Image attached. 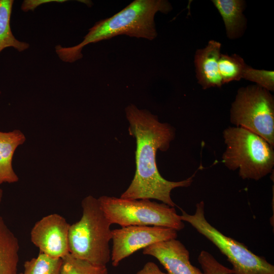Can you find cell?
<instances>
[{
	"instance_id": "cell-17",
	"label": "cell",
	"mask_w": 274,
	"mask_h": 274,
	"mask_svg": "<svg viewBox=\"0 0 274 274\" xmlns=\"http://www.w3.org/2000/svg\"><path fill=\"white\" fill-rule=\"evenodd\" d=\"M62 258L39 252L38 256L26 261L23 274H60Z\"/></svg>"
},
{
	"instance_id": "cell-20",
	"label": "cell",
	"mask_w": 274,
	"mask_h": 274,
	"mask_svg": "<svg viewBox=\"0 0 274 274\" xmlns=\"http://www.w3.org/2000/svg\"><path fill=\"white\" fill-rule=\"evenodd\" d=\"M197 260L204 274H233L232 269L219 262L208 251H201L198 255Z\"/></svg>"
},
{
	"instance_id": "cell-10",
	"label": "cell",
	"mask_w": 274,
	"mask_h": 274,
	"mask_svg": "<svg viewBox=\"0 0 274 274\" xmlns=\"http://www.w3.org/2000/svg\"><path fill=\"white\" fill-rule=\"evenodd\" d=\"M143 253L155 257L168 274H204L191 264L189 251L176 238L149 246Z\"/></svg>"
},
{
	"instance_id": "cell-2",
	"label": "cell",
	"mask_w": 274,
	"mask_h": 274,
	"mask_svg": "<svg viewBox=\"0 0 274 274\" xmlns=\"http://www.w3.org/2000/svg\"><path fill=\"white\" fill-rule=\"evenodd\" d=\"M172 10L165 0H135L111 17L97 22L89 29L82 42L73 47L55 46V52L64 62H74L83 57L82 50L86 45L110 39L119 35L153 40L157 33L156 14H167Z\"/></svg>"
},
{
	"instance_id": "cell-6",
	"label": "cell",
	"mask_w": 274,
	"mask_h": 274,
	"mask_svg": "<svg viewBox=\"0 0 274 274\" xmlns=\"http://www.w3.org/2000/svg\"><path fill=\"white\" fill-rule=\"evenodd\" d=\"M181 220L212 242L232 265L233 274H274V266L265 257L255 254L243 244L225 235L206 219L204 203L196 204L194 214L181 210Z\"/></svg>"
},
{
	"instance_id": "cell-8",
	"label": "cell",
	"mask_w": 274,
	"mask_h": 274,
	"mask_svg": "<svg viewBox=\"0 0 274 274\" xmlns=\"http://www.w3.org/2000/svg\"><path fill=\"white\" fill-rule=\"evenodd\" d=\"M177 237L176 230L162 226L132 225L112 230V265L117 266L122 260L140 249Z\"/></svg>"
},
{
	"instance_id": "cell-24",
	"label": "cell",
	"mask_w": 274,
	"mask_h": 274,
	"mask_svg": "<svg viewBox=\"0 0 274 274\" xmlns=\"http://www.w3.org/2000/svg\"><path fill=\"white\" fill-rule=\"evenodd\" d=\"M18 274H23L22 272H21V273H18Z\"/></svg>"
},
{
	"instance_id": "cell-7",
	"label": "cell",
	"mask_w": 274,
	"mask_h": 274,
	"mask_svg": "<svg viewBox=\"0 0 274 274\" xmlns=\"http://www.w3.org/2000/svg\"><path fill=\"white\" fill-rule=\"evenodd\" d=\"M230 121L274 147V98L270 91L257 85L239 88L231 104Z\"/></svg>"
},
{
	"instance_id": "cell-5",
	"label": "cell",
	"mask_w": 274,
	"mask_h": 274,
	"mask_svg": "<svg viewBox=\"0 0 274 274\" xmlns=\"http://www.w3.org/2000/svg\"><path fill=\"white\" fill-rule=\"evenodd\" d=\"M100 206L111 224L121 227L156 226L175 229L184 228L185 224L174 207L150 199H127L101 196Z\"/></svg>"
},
{
	"instance_id": "cell-4",
	"label": "cell",
	"mask_w": 274,
	"mask_h": 274,
	"mask_svg": "<svg viewBox=\"0 0 274 274\" xmlns=\"http://www.w3.org/2000/svg\"><path fill=\"white\" fill-rule=\"evenodd\" d=\"M225 150L222 162L231 170H238L243 180L258 181L271 173L274 150L265 140L240 127L229 126L223 131Z\"/></svg>"
},
{
	"instance_id": "cell-21",
	"label": "cell",
	"mask_w": 274,
	"mask_h": 274,
	"mask_svg": "<svg viewBox=\"0 0 274 274\" xmlns=\"http://www.w3.org/2000/svg\"><path fill=\"white\" fill-rule=\"evenodd\" d=\"M65 0H25L21 5V9L24 12L33 11L37 7L41 5L51 3H63Z\"/></svg>"
},
{
	"instance_id": "cell-22",
	"label": "cell",
	"mask_w": 274,
	"mask_h": 274,
	"mask_svg": "<svg viewBox=\"0 0 274 274\" xmlns=\"http://www.w3.org/2000/svg\"><path fill=\"white\" fill-rule=\"evenodd\" d=\"M136 274H168L161 270L158 265L153 262H147Z\"/></svg>"
},
{
	"instance_id": "cell-18",
	"label": "cell",
	"mask_w": 274,
	"mask_h": 274,
	"mask_svg": "<svg viewBox=\"0 0 274 274\" xmlns=\"http://www.w3.org/2000/svg\"><path fill=\"white\" fill-rule=\"evenodd\" d=\"M60 274H108L106 266H97L68 253L62 258Z\"/></svg>"
},
{
	"instance_id": "cell-14",
	"label": "cell",
	"mask_w": 274,
	"mask_h": 274,
	"mask_svg": "<svg viewBox=\"0 0 274 274\" xmlns=\"http://www.w3.org/2000/svg\"><path fill=\"white\" fill-rule=\"evenodd\" d=\"M19 243L0 216V274H18Z\"/></svg>"
},
{
	"instance_id": "cell-16",
	"label": "cell",
	"mask_w": 274,
	"mask_h": 274,
	"mask_svg": "<svg viewBox=\"0 0 274 274\" xmlns=\"http://www.w3.org/2000/svg\"><path fill=\"white\" fill-rule=\"evenodd\" d=\"M247 65L244 59L236 54L221 53L218 66L223 85L240 80Z\"/></svg>"
},
{
	"instance_id": "cell-11",
	"label": "cell",
	"mask_w": 274,
	"mask_h": 274,
	"mask_svg": "<svg viewBox=\"0 0 274 274\" xmlns=\"http://www.w3.org/2000/svg\"><path fill=\"white\" fill-rule=\"evenodd\" d=\"M221 44L210 40L203 49H198L194 56V65L198 83L203 89L221 87L222 85L219 71Z\"/></svg>"
},
{
	"instance_id": "cell-9",
	"label": "cell",
	"mask_w": 274,
	"mask_h": 274,
	"mask_svg": "<svg viewBox=\"0 0 274 274\" xmlns=\"http://www.w3.org/2000/svg\"><path fill=\"white\" fill-rule=\"evenodd\" d=\"M70 224L58 214L47 215L37 221L30 231V240L40 252L62 258L70 253L68 231Z\"/></svg>"
},
{
	"instance_id": "cell-1",
	"label": "cell",
	"mask_w": 274,
	"mask_h": 274,
	"mask_svg": "<svg viewBox=\"0 0 274 274\" xmlns=\"http://www.w3.org/2000/svg\"><path fill=\"white\" fill-rule=\"evenodd\" d=\"M129 134L136 139L134 176L120 197L127 199H155L170 207L176 204L171 198L176 188L191 185L194 176L180 181L167 180L160 174L156 164L158 150L167 151L175 137L174 128L160 122L158 117L145 109L130 104L125 109Z\"/></svg>"
},
{
	"instance_id": "cell-13",
	"label": "cell",
	"mask_w": 274,
	"mask_h": 274,
	"mask_svg": "<svg viewBox=\"0 0 274 274\" xmlns=\"http://www.w3.org/2000/svg\"><path fill=\"white\" fill-rule=\"evenodd\" d=\"M223 20L226 34L230 39L240 37L246 27L243 14L245 3L242 0L212 1Z\"/></svg>"
},
{
	"instance_id": "cell-12",
	"label": "cell",
	"mask_w": 274,
	"mask_h": 274,
	"mask_svg": "<svg viewBox=\"0 0 274 274\" xmlns=\"http://www.w3.org/2000/svg\"><path fill=\"white\" fill-rule=\"evenodd\" d=\"M25 140L24 134L20 130L0 131V185L18 181L19 178L12 167V159L17 147Z\"/></svg>"
},
{
	"instance_id": "cell-15",
	"label": "cell",
	"mask_w": 274,
	"mask_h": 274,
	"mask_svg": "<svg viewBox=\"0 0 274 274\" xmlns=\"http://www.w3.org/2000/svg\"><path fill=\"white\" fill-rule=\"evenodd\" d=\"M13 3V0H0V53L8 47L22 52L29 47L27 43L16 39L12 32L10 19Z\"/></svg>"
},
{
	"instance_id": "cell-23",
	"label": "cell",
	"mask_w": 274,
	"mask_h": 274,
	"mask_svg": "<svg viewBox=\"0 0 274 274\" xmlns=\"http://www.w3.org/2000/svg\"><path fill=\"white\" fill-rule=\"evenodd\" d=\"M3 195V191L2 189L0 188V204L2 202Z\"/></svg>"
},
{
	"instance_id": "cell-19",
	"label": "cell",
	"mask_w": 274,
	"mask_h": 274,
	"mask_svg": "<svg viewBox=\"0 0 274 274\" xmlns=\"http://www.w3.org/2000/svg\"><path fill=\"white\" fill-rule=\"evenodd\" d=\"M242 78L255 83L269 91L274 90V72L272 71L255 69L247 65Z\"/></svg>"
},
{
	"instance_id": "cell-3",
	"label": "cell",
	"mask_w": 274,
	"mask_h": 274,
	"mask_svg": "<svg viewBox=\"0 0 274 274\" xmlns=\"http://www.w3.org/2000/svg\"><path fill=\"white\" fill-rule=\"evenodd\" d=\"M81 206V219L69 228L70 253L93 265L106 266L111 260V224L98 198L87 196L82 200Z\"/></svg>"
}]
</instances>
